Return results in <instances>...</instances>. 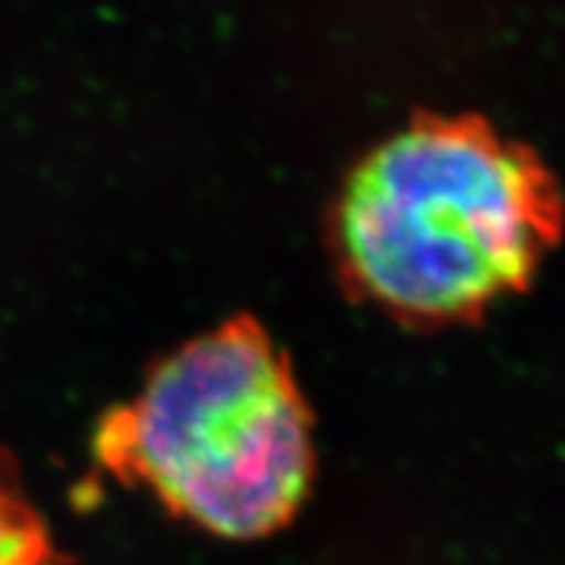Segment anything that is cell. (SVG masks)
<instances>
[{
	"mask_svg": "<svg viewBox=\"0 0 565 565\" xmlns=\"http://www.w3.org/2000/svg\"><path fill=\"white\" fill-rule=\"evenodd\" d=\"M0 565H68L21 482L17 458L0 448Z\"/></svg>",
	"mask_w": 565,
	"mask_h": 565,
	"instance_id": "cell-3",
	"label": "cell"
},
{
	"mask_svg": "<svg viewBox=\"0 0 565 565\" xmlns=\"http://www.w3.org/2000/svg\"><path fill=\"white\" fill-rule=\"evenodd\" d=\"M557 228L545 166L471 116L416 118L372 147L333 223L353 288L414 320L475 315L521 288Z\"/></svg>",
	"mask_w": 565,
	"mask_h": 565,
	"instance_id": "cell-1",
	"label": "cell"
},
{
	"mask_svg": "<svg viewBox=\"0 0 565 565\" xmlns=\"http://www.w3.org/2000/svg\"><path fill=\"white\" fill-rule=\"evenodd\" d=\"M92 448L108 475L223 540L288 524L315 471L291 362L246 315L160 356L137 395L97 422Z\"/></svg>",
	"mask_w": 565,
	"mask_h": 565,
	"instance_id": "cell-2",
	"label": "cell"
}]
</instances>
